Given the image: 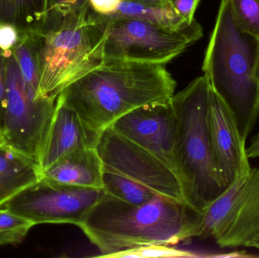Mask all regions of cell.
I'll return each mask as SVG.
<instances>
[{"label": "cell", "mask_w": 259, "mask_h": 258, "mask_svg": "<svg viewBox=\"0 0 259 258\" xmlns=\"http://www.w3.org/2000/svg\"><path fill=\"white\" fill-rule=\"evenodd\" d=\"M176 86L164 65L105 61L59 95L88 129L100 136L134 109L171 99Z\"/></svg>", "instance_id": "1"}, {"label": "cell", "mask_w": 259, "mask_h": 258, "mask_svg": "<svg viewBox=\"0 0 259 258\" xmlns=\"http://www.w3.org/2000/svg\"><path fill=\"white\" fill-rule=\"evenodd\" d=\"M185 203L155 195L134 205L105 192L78 227L103 255L150 245H177L192 239L200 218Z\"/></svg>", "instance_id": "2"}, {"label": "cell", "mask_w": 259, "mask_h": 258, "mask_svg": "<svg viewBox=\"0 0 259 258\" xmlns=\"http://www.w3.org/2000/svg\"><path fill=\"white\" fill-rule=\"evenodd\" d=\"M259 40L239 29L228 0H222L202 71L247 139L259 116Z\"/></svg>", "instance_id": "3"}, {"label": "cell", "mask_w": 259, "mask_h": 258, "mask_svg": "<svg viewBox=\"0 0 259 258\" xmlns=\"http://www.w3.org/2000/svg\"><path fill=\"white\" fill-rule=\"evenodd\" d=\"M210 91L204 74L171 98L177 118V176L186 204L199 213L228 188L219 172L210 136Z\"/></svg>", "instance_id": "4"}, {"label": "cell", "mask_w": 259, "mask_h": 258, "mask_svg": "<svg viewBox=\"0 0 259 258\" xmlns=\"http://www.w3.org/2000/svg\"><path fill=\"white\" fill-rule=\"evenodd\" d=\"M34 34L40 71L39 97L57 98L65 88L105 62L106 28L95 12L81 22Z\"/></svg>", "instance_id": "5"}, {"label": "cell", "mask_w": 259, "mask_h": 258, "mask_svg": "<svg viewBox=\"0 0 259 258\" xmlns=\"http://www.w3.org/2000/svg\"><path fill=\"white\" fill-rule=\"evenodd\" d=\"M100 17L106 33L105 61L164 65L182 54L203 35L202 27L195 19L178 27H170L136 18Z\"/></svg>", "instance_id": "6"}, {"label": "cell", "mask_w": 259, "mask_h": 258, "mask_svg": "<svg viewBox=\"0 0 259 258\" xmlns=\"http://www.w3.org/2000/svg\"><path fill=\"white\" fill-rule=\"evenodd\" d=\"M6 57L7 93L0 142L39 164L57 98L33 96L13 53Z\"/></svg>", "instance_id": "7"}, {"label": "cell", "mask_w": 259, "mask_h": 258, "mask_svg": "<svg viewBox=\"0 0 259 258\" xmlns=\"http://www.w3.org/2000/svg\"><path fill=\"white\" fill-rule=\"evenodd\" d=\"M103 189L80 187L42 177L0 206L34 225L68 224L80 225L103 196Z\"/></svg>", "instance_id": "8"}, {"label": "cell", "mask_w": 259, "mask_h": 258, "mask_svg": "<svg viewBox=\"0 0 259 258\" xmlns=\"http://www.w3.org/2000/svg\"><path fill=\"white\" fill-rule=\"evenodd\" d=\"M97 149L104 172L127 177L158 195L186 204L176 174L152 153L112 127L101 133Z\"/></svg>", "instance_id": "9"}, {"label": "cell", "mask_w": 259, "mask_h": 258, "mask_svg": "<svg viewBox=\"0 0 259 258\" xmlns=\"http://www.w3.org/2000/svg\"><path fill=\"white\" fill-rule=\"evenodd\" d=\"M111 127L152 153L177 175L175 159L177 118L171 99L134 109L115 121Z\"/></svg>", "instance_id": "10"}, {"label": "cell", "mask_w": 259, "mask_h": 258, "mask_svg": "<svg viewBox=\"0 0 259 258\" xmlns=\"http://www.w3.org/2000/svg\"><path fill=\"white\" fill-rule=\"evenodd\" d=\"M208 125L214 157L227 187L246 176L251 169L243 137L234 114L211 89L208 103Z\"/></svg>", "instance_id": "11"}, {"label": "cell", "mask_w": 259, "mask_h": 258, "mask_svg": "<svg viewBox=\"0 0 259 258\" xmlns=\"http://www.w3.org/2000/svg\"><path fill=\"white\" fill-rule=\"evenodd\" d=\"M233 184L231 209L213 238L221 248L247 247L259 236V167Z\"/></svg>", "instance_id": "12"}, {"label": "cell", "mask_w": 259, "mask_h": 258, "mask_svg": "<svg viewBox=\"0 0 259 258\" xmlns=\"http://www.w3.org/2000/svg\"><path fill=\"white\" fill-rule=\"evenodd\" d=\"M100 136L88 129L78 115L58 95L48 134L42 148L39 166L47 171L64 156L80 148H97Z\"/></svg>", "instance_id": "13"}, {"label": "cell", "mask_w": 259, "mask_h": 258, "mask_svg": "<svg viewBox=\"0 0 259 258\" xmlns=\"http://www.w3.org/2000/svg\"><path fill=\"white\" fill-rule=\"evenodd\" d=\"M103 165L97 148H80L62 157L42 174L58 183L103 189Z\"/></svg>", "instance_id": "14"}, {"label": "cell", "mask_w": 259, "mask_h": 258, "mask_svg": "<svg viewBox=\"0 0 259 258\" xmlns=\"http://www.w3.org/2000/svg\"><path fill=\"white\" fill-rule=\"evenodd\" d=\"M41 177L36 161L0 142V206Z\"/></svg>", "instance_id": "15"}, {"label": "cell", "mask_w": 259, "mask_h": 258, "mask_svg": "<svg viewBox=\"0 0 259 258\" xmlns=\"http://www.w3.org/2000/svg\"><path fill=\"white\" fill-rule=\"evenodd\" d=\"M47 0H0V22L21 32H37L45 19Z\"/></svg>", "instance_id": "16"}, {"label": "cell", "mask_w": 259, "mask_h": 258, "mask_svg": "<svg viewBox=\"0 0 259 258\" xmlns=\"http://www.w3.org/2000/svg\"><path fill=\"white\" fill-rule=\"evenodd\" d=\"M111 16L136 18L170 27H178L184 21L170 5L156 4L142 0H122Z\"/></svg>", "instance_id": "17"}, {"label": "cell", "mask_w": 259, "mask_h": 258, "mask_svg": "<svg viewBox=\"0 0 259 258\" xmlns=\"http://www.w3.org/2000/svg\"><path fill=\"white\" fill-rule=\"evenodd\" d=\"M12 53L19 65L27 90L35 98H39L40 71L34 32H21L19 41Z\"/></svg>", "instance_id": "18"}, {"label": "cell", "mask_w": 259, "mask_h": 258, "mask_svg": "<svg viewBox=\"0 0 259 258\" xmlns=\"http://www.w3.org/2000/svg\"><path fill=\"white\" fill-rule=\"evenodd\" d=\"M90 9L89 0H47L45 19L39 30L81 22L88 19Z\"/></svg>", "instance_id": "19"}, {"label": "cell", "mask_w": 259, "mask_h": 258, "mask_svg": "<svg viewBox=\"0 0 259 258\" xmlns=\"http://www.w3.org/2000/svg\"><path fill=\"white\" fill-rule=\"evenodd\" d=\"M103 189L108 195L134 205L145 204L156 195L134 180L109 172L103 173Z\"/></svg>", "instance_id": "20"}, {"label": "cell", "mask_w": 259, "mask_h": 258, "mask_svg": "<svg viewBox=\"0 0 259 258\" xmlns=\"http://www.w3.org/2000/svg\"><path fill=\"white\" fill-rule=\"evenodd\" d=\"M240 30L259 40V0H228Z\"/></svg>", "instance_id": "21"}, {"label": "cell", "mask_w": 259, "mask_h": 258, "mask_svg": "<svg viewBox=\"0 0 259 258\" xmlns=\"http://www.w3.org/2000/svg\"><path fill=\"white\" fill-rule=\"evenodd\" d=\"M33 226V223L0 209V247L19 243Z\"/></svg>", "instance_id": "22"}, {"label": "cell", "mask_w": 259, "mask_h": 258, "mask_svg": "<svg viewBox=\"0 0 259 258\" xmlns=\"http://www.w3.org/2000/svg\"><path fill=\"white\" fill-rule=\"evenodd\" d=\"M197 255L188 251L177 249L167 245H150L129 248L100 257L144 258V257H196Z\"/></svg>", "instance_id": "23"}, {"label": "cell", "mask_w": 259, "mask_h": 258, "mask_svg": "<svg viewBox=\"0 0 259 258\" xmlns=\"http://www.w3.org/2000/svg\"><path fill=\"white\" fill-rule=\"evenodd\" d=\"M21 31L18 27L9 23L0 22V49L6 56L12 51L20 39Z\"/></svg>", "instance_id": "24"}, {"label": "cell", "mask_w": 259, "mask_h": 258, "mask_svg": "<svg viewBox=\"0 0 259 258\" xmlns=\"http://www.w3.org/2000/svg\"><path fill=\"white\" fill-rule=\"evenodd\" d=\"M200 0H170V6L187 22L194 20L195 12Z\"/></svg>", "instance_id": "25"}, {"label": "cell", "mask_w": 259, "mask_h": 258, "mask_svg": "<svg viewBox=\"0 0 259 258\" xmlns=\"http://www.w3.org/2000/svg\"><path fill=\"white\" fill-rule=\"evenodd\" d=\"M6 57L0 56V142L2 140L4 122L5 109H6Z\"/></svg>", "instance_id": "26"}, {"label": "cell", "mask_w": 259, "mask_h": 258, "mask_svg": "<svg viewBox=\"0 0 259 258\" xmlns=\"http://www.w3.org/2000/svg\"><path fill=\"white\" fill-rule=\"evenodd\" d=\"M93 12L100 15H111L118 10L122 0H89Z\"/></svg>", "instance_id": "27"}, {"label": "cell", "mask_w": 259, "mask_h": 258, "mask_svg": "<svg viewBox=\"0 0 259 258\" xmlns=\"http://www.w3.org/2000/svg\"><path fill=\"white\" fill-rule=\"evenodd\" d=\"M246 154L249 159L259 158V132L251 139L250 144L246 148Z\"/></svg>", "instance_id": "28"}, {"label": "cell", "mask_w": 259, "mask_h": 258, "mask_svg": "<svg viewBox=\"0 0 259 258\" xmlns=\"http://www.w3.org/2000/svg\"><path fill=\"white\" fill-rule=\"evenodd\" d=\"M142 1L156 3V4L170 5V0H142Z\"/></svg>", "instance_id": "29"}, {"label": "cell", "mask_w": 259, "mask_h": 258, "mask_svg": "<svg viewBox=\"0 0 259 258\" xmlns=\"http://www.w3.org/2000/svg\"><path fill=\"white\" fill-rule=\"evenodd\" d=\"M248 248H253L259 251V236L247 245Z\"/></svg>", "instance_id": "30"}, {"label": "cell", "mask_w": 259, "mask_h": 258, "mask_svg": "<svg viewBox=\"0 0 259 258\" xmlns=\"http://www.w3.org/2000/svg\"><path fill=\"white\" fill-rule=\"evenodd\" d=\"M257 74H258V77L259 80V56H258V66H257Z\"/></svg>", "instance_id": "31"}, {"label": "cell", "mask_w": 259, "mask_h": 258, "mask_svg": "<svg viewBox=\"0 0 259 258\" xmlns=\"http://www.w3.org/2000/svg\"><path fill=\"white\" fill-rule=\"evenodd\" d=\"M0 56H4V53H3V51H2L1 49H0Z\"/></svg>", "instance_id": "32"}]
</instances>
